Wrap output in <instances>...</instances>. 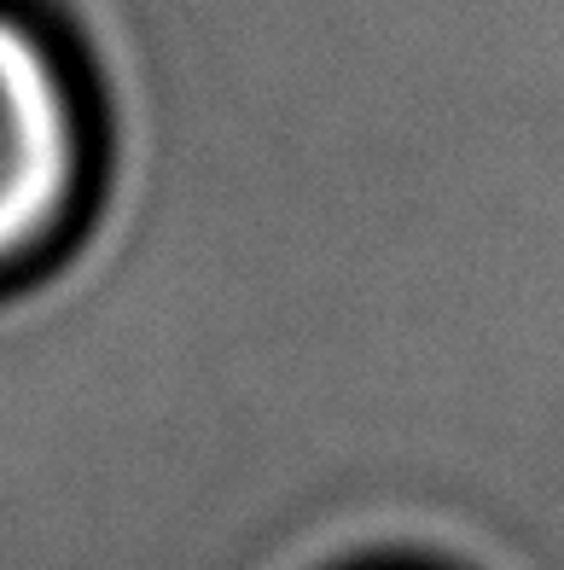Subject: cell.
<instances>
[{
    "label": "cell",
    "mask_w": 564,
    "mask_h": 570,
    "mask_svg": "<svg viewBox=\"0 0 564 570\" xmlns=\"http://www.w3.org/2000/svg\"><path fill=\"white\" fill-rule=\"evenodd\" d=\"M99 169L93 82L70 47L0 0V279L47 263Z\"/></svg>",
    "instance_id": "1"
}]
</instances>
